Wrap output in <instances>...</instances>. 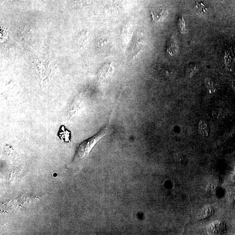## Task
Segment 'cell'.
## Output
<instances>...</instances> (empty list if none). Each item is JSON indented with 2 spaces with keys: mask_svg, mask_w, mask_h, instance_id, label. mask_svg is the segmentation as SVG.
<instances>
[{
  "mask_svg": "<svg viewBox=\"0 0 235 235\" xmlns=\"http://www.w3.org/2000/svg\"><path fill=\"white\" fill-rule=\"evenodd\" d=\"M108 40L107 39H106V38H104L103 37V38H102V39L99 41V46H100V47L102 48L103 47H104V45H106L108 43Z\"/></svg>",
  "mask_w": 235,
  "mask_h": 235,
  "instance_id": "30bf717a",
  "label": "cell"
},
{
  "mask_svg": "<svg viewBox=\"0 0 235 235\" xmlns=\"http://www.w3.org/2000/svg\"><path fill=\"white\" fill-rule=\"evenodd\" d=\"M152 20L156 23L160 22L165 19L168 15V11L163 7H159L151 12Z\"/></svg>",
  "mask_w": 235,
  "mask_h": 235,
  "instance_id": "3957f363",
  "label": "cell"
},
{
  "mask_svg": "<svg viewBox=\"0 0 235 235\" xmlns=\"http://www.w3.org/2000/svg\"><path fill=\"white\" fill-rule=\"evenodd\" d=\"M233 177H234V181L235 182V168L234 170V173Z\"/></svg>",
  "mask_w": 235,
  "mask_h": 235,
  "instance_id": "8fae6325",
  "label": "cell"
},
{
  "mask_svg": "<svg viewBox=\"0 0 235 235\" xmlns=\"http://www.w3.org/2000/svg\"><path fill=\"white\" fill-rule=\"evenodd\" d=\"M178 44L175 37L171 36L168 40L166 44V52L171 56H174L178 53Z\"/></svg>",
  "mask_w": 235,
  "mask_h": 235,
  "instance_id": "5b68a950",
  "label": "cell"
},
{
  "mask_svg": "<svg viewBox=\"0 0 235 235\" xmlns=\"http://www.w3.org/2000/svg\"><path fill=\"white\" fill-rule=\"evenodd\" d=\"M178 25L180 32L182 34L185 33L187 31L186 22L182 16H180L178 17Z\"/></svg>",
  "mask_w": 235,
  "mask_h": 235,
  "instance_id": "9c48e42d",
  "label": "cell"
},
{
  "mask_svg": "<svg viewBox=\"0 0 235 235\" xmlns=\"http://www.w3.org/2000/svg\"><path fill=\"white\" fill-rule=\"evenodd\" d=\"M225 226L223 222L216 221L211 223L207 228V231L210 234L219 235L223 233Z\"/></svg>",
  "mask_w": 235,
  "mask_h": 235,
  "instance_id": "277c9868",
  "label": "cell"
},
{
  "mask_svg": "<svg viewBox=\"0 0 235 235\" xmlns=\"http://www.w3.org/2000/svg\"><path fill=\"white\" fill-rule=\"evenodd\" d=\"M196 12L200 15H205L207 13V9L202 3L197 2L195 6Z\"/></svg>",
  "mask_w": 235,
  "mask_h": 235,
  "instance_id": "ba28073f",
  "label": "cell"
},
{
  "mask_svg": "<svg viewBox=\"0 0 235 235\" xmlns=\"http://www.w3.org/2000/svg\"><path fill=\"white\" fill-rule=\"evenodd\" d=\"M213 213H214V210H213V207L208 205V206L205 207L202 210L198 219L200 220L206 219L213 215Z\"/></svg>",
  "mask_w": 235,
  "mask_h": 235,
  "instance_id": "8992f818",
  "label": "cell"
},
{
  "mask_svg": "<svg viewBox=\"0 0 235 235\" xmlns=\"http://www.w3.org/2000/svg\"><path fill=\"white\" fill-rule=\"evenodd\" d=\"M143 37L141 33H137L135 36L131 45L130 53L133 57L137 56L142 50L144 44Z\"/></svg>",
  "mask_w": 235,
  "mask_h": 235,
  "instance_id": "7a4b0ae2",
  "label": "cell"
},
{
  "mask_svg": "<svg viewBox=\"0 0 235 235\" xmlns=\"http://www.w3.org/2000/svg\"><path fill=\"white\" fill-rule=\"evenodd\" d=\"M89 33L87 30H84L81 32L77 41V44L78 46H82L85 44L88 38Z\"/></svg>",
  "mask_w": 235,
  "mask_h": 235,
  "instance_id": "52a82bcc",
  "label": "cell"
},
{
  "mask_svg": "<svg viewBox=\"0 0 235 235\" xmlns=\"http://www.w3.org/2000/svg\"><path fill=\"white\" fill-rule=\"evenodd\" d=\"M106 130L107 128L105 127L93 137L81 143L76 149L75 159H81L88 156L96 144L106 134Z\"/></svg>",
  "mask_w": 235,
  "mask_h": 235,
  "instance_id": "6da1fadb",
  "label": "cell"
}]
</instances>
